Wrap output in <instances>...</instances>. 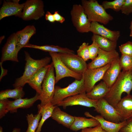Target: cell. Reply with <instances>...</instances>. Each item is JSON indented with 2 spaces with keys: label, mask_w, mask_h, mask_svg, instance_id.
I'll list each match as a JSON object with an SVG mask.
<instances>
[{
  "label": "cell",
  "mask_w": 132,
  "mask_h": 132,
  "mask_svg": "<svg viewBox=\"0 0 132 132\" xmlns=\"http://www.w3.org/2000/svg\"><path fill=\"white\" fill-rule=\"evenodd\" d=\"M54 68L52 62L50 64L42 85V91L40 95V104L41 106L45 105L52 99L55 92V83Z\"/></svg>",
  "instance_id": "obj_5"
},
{
  "label": "cell",
  "mask_w": 132,
  "mask_h": 132,
  "mask_svg": "<svg viewBox=\"0 0 132 132\" xmlns=\"http://www.w3.org/2000/svg\"><path fill=\"white\" fill-rule=\"evenodd\" d=\"M41 117L40 112L34 115L32 113L28 114L26 116V119L28 122L27 129L25 132H35L38 126Z\"/></svg>",
  "instance_id": "obj_30"
},
{
  "label": "cell",
  "mask_w": 132,
  "mask_h": 132,
  "mask_svg": "<svg viewBox=\"0 0 132 132\" xmlns=\"http://www.w3.org/2000/svg\"><path fill=\"white\" fill-rule=\"evenodd\" d=\"M39 99L40 94L36 93L34 96L30 98H20L13 101L8 100L7 109L11 113H16L18 109L28 108L32 107Z\"/></svg>",
  "instance_id": "obj_16"
},
{
  "label": "cell",
  "mask_w": 132,
  "mask_h": 132,
  "mask_svg": "<svg viewBox=\"0 0 132 132\" xmlns=\"http://www.w3.org/2000/svg\"><path fill=\"white\" fill-rule=\"evenodd\" d=\"M62 62L70 70L83 75L88 69V64L81 58L74 54L58 53Z\"/></svg>",
  "instance_id": "obj_9"
},
{
  "label": "cell",
  "mask_w": 132,
  "mask_h": 132,
  "mask_svg": "<svg viewBox=\"0 0 132 132\" xmlns=\"http://www.w3.org/2000/svg\"><path fill=\"white\" fill-rule=\"evenodd\" d=\"M119 63L122 70H132V56L121 55Z\"/></svg>",
  "instance_id": "obj_32"
},
{
  "label": "cell",
  "mask_w": 132,
  "mask_h": 132,
  "mask_svg": "<svg viewBox=\"0 0 132 132\" xmlns=\"http://www.w3.org/2000/svg\"><path fill=\"white\" fill-rule=\"evenodd\" d=\"M91 40L94 41L99 48L104 51H111L116 50L117 41H113L99 35L93 34Z\"/></svg>",
  "instance_id": "obj_26"
},
{
  "label": "cell",
  "mask_w": 132,
  "mask_h": 132,
  "mask_svg": "<svg viewBox=\"0 0 132 132\" xmlns=\"http://www.w3.org/2000/svg\"><path fill=\"white\" fill-rule=\"evenodd\" d=\"M130 28V36L131 37H132V21H131V23Z\"/></svg>",
  "instance_id": "obj_44"
},
{
  "label": "cell",
  "mask_w": 132,
  "mask_h": 132,
  "mask_svg": "<svg viewBox=\"0 0 132 132\" xmlns=\"http://www.w3.org/2000/svg\"><path fill=\"white\" fill-rule=\"evenodd\" d=\"M24 3L21 17L23 20H36L44 15V4L42 0H28Z\"/></svg>",
  "instance_id": "obj_7"
},
{
  "label": "cell",
  "mask_w": 132,
  "mask_h": 132,
  "mask_svg": "<svg viewBox=\"0 0 132 132\" xmlns=\"http://www.w3.org/2000/svg\"><path fill=\"white\" fill-rule=\"evenodd\" d=\"M4 37H5V36H2L0 37V43H1L2 41L4 38Z\"/></svg>",
  "instance_id": "obj_45"
},
{
  "label": "cell",
  "mask_w": 132,
  "mask_h": 132,
  "mask_svg": "<svg viewBox=\"0 0 132 132\" xmlns=\"http://www.w3.org/2000/svg\"><path fill=\"white\" fill-rule=\"evenodd\" d=\"M25 60L26 61L24 72L22 75L18 78L13 84L14 88L23 87L28 83L32 76L38 70L48 64L51 58L46 57L40 59L36 60L32 58L29 53L24 51Z\"/></svg>",
  "instance_id": "obj_2"
},
{
  "label": "cell",
  "mask_w": 132,
  "mask_h": 132,
  "mask_svg": "<svg viewBox=\"0 0 132 132\" xmlns=\"http://www.w3.org/2000/svg\"><path fill=\"white\" fill-rule=\"evenodd\" d=\"M110 89V88L102 81L95 86L90 91L87 93L86 95L90 99L98 100L104 98Z\"/></svg>",
  "instance_id": "obj_25"
},
{
  "label": "cell",
  "mask_w": 132,
  "mask_h": 132,
  "mask_svg": "<svg viewBox=\"0 0 132 132\" xmlns=\"http://www.w3.org/2000/svg\"><path fill=\"white\" fill-rule=\"evenodd\" d=\"M119 57V54L116 50L108 52L99 48L97 57L88 64V68L95 69L103 67L111 64Z\"/></svg>",
  "instance_id": "obj_13"
},
{
  "label": "cell",
  "mask_w": 132,
  "mask_h": 132,
  "mask_svg": "<svg viewBox=\"0 0 132 132\" xmlns=\"http://www.w3.org/2000/svg\"><path fill=\"white\" fill-rule=\"evenodd\" d=\"M127 121L126 123L120 129L119 132H132V119Z\"/></svg>",
  "instance_id": "obj_39"
},
{
  "label": "cell",
  "mask_w": 132,
  "mask_h": 132,
  "mask_svg": "<svg viewBox=\"0 0 132 132\" xmlns=\"http://www.w3.org/2000/svg\"><path fill=\"white\" fill-rule=\"evenodd\" d=\"M125 0H115L109 1H103L102 5L106 10L111 9L114 11L118 12L121 11Z\"/></svg>",
  "instance_id": "obj_31"
},
{
  "label": "cell",
  "mask_w": 132,
  "mask_h": 132,
  "mask_svg": "<svg viewBox=\"0 0 132 132\" xmlns=\"http://www.w3.org/2000/svg\"><path fill=\"white\" fill-rule=\"evenodd\" d=\"M8 99L0 100V118L1 119L8 113L7 103Z\"/></svg>",
  "instance_id": "obj_37"
},
{
  "label": "cell",
  "mask_w": 132,
  "mask_h": 132,
  "mask_svg": "<svg viewBox=\"0 0 132 132\" xmlns=\"http://www.w3.org/2000/svg\"><path fill=\"white\" fill-rule=\"evenodd\" d=\"M115 108L123 121L129 120L132 116V95H127L121 98Z\"/></svg>",
  "instance_id": "obj_20"
},
{
  "label": "cell",
  "mask_w": 132,
  "mask_h": 132,
  "mask_svg": "<svg viewBox=\"0 0 132 132\" xmlns=\"http://www.w3.org/2000/svg\"><path fill=\"white\" fill-rule=\"evenodd\" d=\"M16 45L15 33H14L9 37L2 48L0 62L8 60L19 62Z\"/></svg>",
  "instance_id": "obj_14"
},
{
  "label": "cell",
  "mask_w": 132,
  "mask_h": 132,
  "mask_svg": "<svg viewBox=\"0 0 132 132\" xmlns=\"http://www.w3.org/2000/svg\"><path fill=\"white\" fill-rule=\"evenodd\" d=\"M23 87H20L13 89H7L0 92V100L11 98L15 100L22 98L25 95Z\"/></svg>",
  "instance_id": "obj_29"
},
{
  "label": "cell",
  "mask_w": 132,
  "mask_h": 132,
  "mask_svg": "<svg viewBox=\"0 0 132 132\" xmlns=\"http://www.w3.org/2000/svg\"><path fill=\"white\" fill-rule=\"evenodd\" d=\"M92 41V43L88 46L90 59L92 60H94L97 57L99 49V48L97 43L94 41Z\"/></svg>",
  "instance_id": "obj_35"
},
{
  "label": "cell",
  "mask_w": 132,
  "mask_h": 132,
  "mask_svg": "<svg viewBox=\"0 0 132 132\" xmlns=\"http://www.w3.org/2000/svg\"><path fill=\"white\" fill-rule=\"evenodd\" d=\"M100 124L98 121L93 118H87L83 117L75 116L74 121L69 128L76 132L86 128L94 127Z\"/></svg>",
  "instance_id": "obj_24"
},
{
  "label": "cell",
  "mask_w": 132,
  "mask_h": 132,
  "mask_svg": "<svg viewBox=\"0 0 132 132\" xmlns=\"http://www.w3.org/2000/svg\"><path fill=\"white\" fill-rule=\"evenodd\" d=\"M56 106H54L49 102L44 106L37 105L38 111L40 112L41 117L38 127L35 132H40L42 126L45 121L51 117L53 110Z\"/></svg>",
  "instance_id": "obj_28"
},
{
  "label": "cell",
  "mask_w": 132,
  "mask_h": 132,
  "mask_svg": "<svg viewBox=\"0 0 132 132\" xmlns=\"http://www.w3.org/2000/svg\"><path fill=\"white\" fill-rule=\"evenodd\" d=\"M132 90V70H122L104 98L115 108L121 100L122 94H130Z\"/></svg>",
  "instance_id": "obj_1"
},
{
  "label": "cell",
  "mask_w": 132,
  "mask_h": 132,
  "mask_svg": "<svg viewBox=\"0 0 132 132\" xmlns=\"http://www.w3.org/2000/svg\"><path fill=\"white\" fill-rule=\"evenodd\" d=\"M90 32L110 40L117 41L120 33L119 31H112L96 22H91Z\"/></svg>",
  "instance_id": "obj_17"
},
{
  "label": "cell",
  "mask_w": 132,
  "mask_h": 132,
  "mask_svg": "<svg viewBox=\"0 0 132 132\" xmlns=\"http://www.w3.org/2000/svg\"><path fill=\"white\" fill-rule=\"evenodd\" d=\"M49 53L55 71L56 84L61 79L66 77H71L77 80L81 79L83 75L75 73L68 69L61 60L58 53Z\"/></svg>",
  "instance_id": "obj_8"
},
{
  "label": "cell",
  "mask_w": 132,
  "mask_h": 132,
  "mask_svg": "<svg viewBox=\"0 0 132 132\" xmlns=\"http://www.w3.org/2000/svg\"><path fill=\"white\" fill-rule=\"evenodd\" d=\"M110 65V64L101 68L87 69L83 74L86 92L90 91L95 84L102 79L105 72Z\"/></svg>",
  "instance_id": "obj_12"
},
{
  "label": "cell",
  "mask_w": 132,
  "mask_h": 132,
  "mask_svg": "<svg viewBox=\"0 0 132 132\" xmlns=\"http://www.w3.org/2000/svg\"><path fill=\"white\" fill-rule=\"evenodd\" d=\"M121 55L132 56V42L128 41L119 46Z\"/></svg>",
  "instance_id": "obj_34"
},
{
  "label": "cell",
  "mask_w": 132,
  "mask_h": 132,
  "mask_svg": "<svg viewBox=\"0 0 132 132\" xmlns=\"http://www.w3.org/2000/svg\"><path fill=\"white\" fill-rule=\"evenodd\" d=\"M132 119V116H131V118H130V119Z\"/></svg>",
  "instance_id": "obj_46"
},
{
  "label": "cell",
  "mask_w": 132,
  "mask_h": 132,
  "mask_svg": "<svg viewBox=\"0 0 132 132\" xmlns=\"http://www.w3.org/2000/svg\"><path fill=\"white\" fill-rule=\"evenodd\" d=\"M55 21L61 23H63L65 20V18L61 16L58 11H55L53 14Z\"/></svg>",
  "instance_id": "obj_40"
},
{
  "label": "cell",
  "mask_w": 132,
  "mask_h": 132,
  "mask_svg": "<svg viewBox=\"0 0 132 132\" xmlns=\"http://www.w3.org/2000/svg\"><path fill=\"white\" fill-rule=\"evenodd\" d=\"M21 129L19 128H14L12 130L11 132H21ZM0 132H3V129L1 126L0 127Z\"/></svg>",
  "instance_id": "obj_43"
},
{
  "label": "cell",
  "mask_w": 132,
  "mask_h": 132,
  "mask_svg": "<svg viewBox=\"0 0 132 132\" xmlns=\"http://www.w3.org/2000/svg\"><path fill=\"white\" fill-rule=\"evenodd\" d=\"M36 31L34 26L29 25L15 33L17 50L18 53L28 43L30 39L36 33Z\"/></svg>",
  "instance_id": "obj_19"
},
{
  "label": "cell",
  "mask_w": 132,
  "mask_h": 132,
  "mask_svg": "<svg viewBox=\"0 0 132 132\" xmlns=\"http://www.w3.org/2000/svg\"><path fill=\"white\" fill-rule=\"evenodd\" d=\"M3 62H0V66L1 67V72L0 76V81L1 80L3 77L5 76L7 74L8 70H7L4 69L2 66Z\"/></svg>",
  "instance_id": "obj_42"
},
{
  "label": "cell",
  "mask_w": 132,
  "mask_h": 132,
  "mask_svg": "<svg viewBox=\"0 0 132 132\" xmlns=\"http://www.w3.org/2000/svg\"><path fill=\"white\" fill-rule=\"evenodd\" d=\"M81 2L85 12L91 22H96L106 25L113 19L97 0H82Z\"/></svg>",
  "instance_id": "obj_3"
},
{
  "label": "cell",
  "mask_w": 132,
  "mask_h": 132,
  "mask_svg": "<svg viewBox=\"0 0 132 132\" xmlns=\"http://www.w3.org/2000/svg\"><path fill=\"white\" fill-rule=\"evenodd\" d=\"M95 110L108 121L116 123L124 121L115 108L104 98L98 100L97 107L95 109Z\"/></svg>",
  "instance_id": "obj_10"
},
{
  "label": "cell",
  "mask_w": 132,
  "mask_h": 132,
  "mask_svg": "<svg viewBox=\"0 0 132 132\" xmlns=\"http://www.w3.org/2000/svg\"><path fill=\"white\" fill-rule=\"evenodd\" d=\"M51 117L59 124L70 128L75 120V116L64 112L56 105L54 109Z\"/></svg>",
  "instance_id": "obj_23"
},
{
  "label": "cell",
  "mask_w": 132,
  "mask_h": 132,
  "mask_svg": "<svg viewBox=\"0 0 132 132\" xmlns=\"http://www.w3.org/2000/svg\"><path fill=\"white\" fill-rule=\"evenodd\" d=\"M98 100L90 99L87 96L86 92L70 96L65 98L57 105L58 106H62L64 109L69 106L81 105L88 107H97Z\"/></svg>",
  "instance_id": "obj_11"
},
{
  "label": "cell",
  "mask_w": 132,
  "mask_h": 132,
  "mask_svg": "<svg viewBox=\"0 0 132 132\" xmlns=\"http://www.w3.org/2000/svg\"><path fill=\"white\" fill-rule=\"evenodd\" d=\"M121 11L122 13L126 15L132 13V0H125Z\"/></svg>",
  "instance_id": "obj_36"
},
{
  "label": "cell",
  "mask_w": 132,
  "mask_h": 132,
  "mask_svg": "<svg viewBox=\"0 0 132 132\" xmlns=\"http://www.w3.org/2000/svg\"><path fill=\"white\" fill-rule=\"evenodd\" d=\"M24 47L33 48L49 52L74 54V51L67 48L61 47L57 45H46L39 46L28 44Z\"/></svg>",
  "instance_id": "obj_27"
},
{
  "label": "cell",
  "mask_w": 132,
  "mask_h": 132,
  "mask_svg": "<svg viewBox=\"0 0 132 132\" xmlns=\"http://www.w3.org/2000/svg\"><path fill=\"white\" fill-rule=\"evenodd\" d=\"M88 45V43L84 42L77 51V55L86 62L90 59Z\"/></svg>",
  "instance_id": "obj_33"
},
{
  "label": "cell",
  "mask_w": 132,
  "mask_h": 132,
  "mask_svg": "<svg viewBox=\"0 0 132 132\" xmlns=\"http://www.w3.org/2000/svg\"><path fill=\"white\" fill-rule=\"evenodd\" d=\"M50 64L38 70L32 76L28 83L29 86L40 95L42 91V85Z\"/></svg>",
  "instance_id": "obj_22"
},
{
  "label": "cell",
  "mask_w": 132,
  "mask_h": 132,
  "mask_svg": "<svg viewBox=\"0 0 132 132\" xmlns=\"http://www.w3.org/2000/svg\"><path fill=\"white\" fill-rule=\"evenodd\" d=\"M45 18L46 20L51 22L54 23L55 21L53 14L49 11L47 12L45 14Z\"/></svg>",
  "instance_id": "obj_41"
},
{
  "label": "cell",
  "mask_w": 132,
  "mask_h": 132,
  "mask_svg": "<svg viewBox=\"0 0 132 132\" xmlns=\"http://www.w3.org/2000/svg\"><path fill=\"white\" fill-rule=\"evenodd\" d=\"M119 58L120 57L111 64L110 66L105 72L102 79L109 88L114 84L121 72Z\"/></svg>",
  "instance_id": "obj_18"
},
{
  "label": "cell",
  "mask_w": 132,
  "mask_h": 132,
  "mask_svg": "<svg viewBox=\"0 0 132 132\" xmlns=\"http://www.w3.org/2000/svg\"><path fill=\"white\" fill-rule=\"evenodd\" d=\"M81 132H107L103 129L100 124L93 128H88L82 130Z\"/></svg>",
  "instance_id": "obj_38"
},
{
  "label": "cell",
  "mask_w": 132,
  "mask_h": 132,
  "mask_svg": "<svg viewBox=\"0 0 132 132\" xmlns=\"http://www.w3.org/2000/svg\"><path fill=\"white\" fill-rule=\"evenodd\" d=\"M19 0H4L0 10V20L8 16H15L21 18L24 3L20 4Z\"/></svg>",
  "instance_id": "obj_15"
},
{
  "label": "cell",
  "mask_w": 132,
  "mask_h": 132,
  "mask_svg": "<svg viewBox=\"0 0 132 132\" xmlns=\"http://www.w3.org/2000/svg\"><path fill=\"white\" fill-rule=\"evenodd\" d=\"M85 92H86L83 75L81 79H75L66 87L61 88L58 86H55L54 94L51 102L53 105L56 106L66 98Z\"/></svg>",
  "instance_id": "obj_4"
},
{
  "label": "cell",
  "mask_w": 132,
  "mask_h": 132,
  "mask_svg": "<svg viewBox=\"0 0 132 132\" xmlns=\"http://www.w3.org/2000/svg\"><path fill=\"white\" fill-rule=\"evenodd\" d=\"M70 14L73 24L78 32L83 33L90 32L91 22L88 18L81 5L74 4Z\"/></svg>",
  "instance_id": "obj_6"
},
{
  "label": "cell",
  "mask_w": 132,
  "mask_h": 132,
  "mask_svg": "<svg viewBox=\"0 0 132 132\" xmlns=\"http://www.w3.org/2000/svg\"><path fill=\"white\" fill-rule=\"evenodd\" d=\"M84 114L87 117L93 118L98 121L102 128L107 132H119L120 129L127 122V120L119 123H114L106 120L100 115L94 116L88 112Z\"/></svg>",
  "instance_id": "obj_21"
}]
</instances>
